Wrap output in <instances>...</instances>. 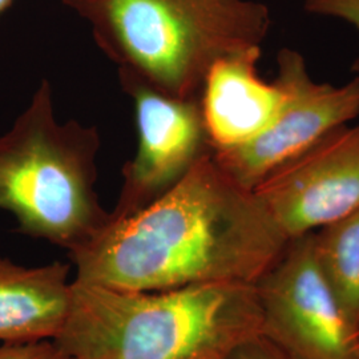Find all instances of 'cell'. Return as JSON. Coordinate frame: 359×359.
<instances>
[{
  "label": "cell",
  "mask_w": 359,
  "mask_h": 359,
  "mask_svg": "<svg viewBox=\"0 0 359 359\" xmlns=\"http://www.w3.org/2000/svg\"><path fill=\"white\" fill-rule=\"evenodd\" d=\"M255 192L289 240L359 210V124L335 129Z\"/></svg>",
  "instance_id": "cell-8"
},
{
  "label": "cell",
  "mask_w": 359,
  "mask_h": 359,
  "mask_svg": "<svg viewBox=\"0 0 359 359\" xmlns=\"http://www.w3.org/2000/svg\"><path fill=\"white\" fill-rule=\"evenodd\" d=\"M261 48L237 52L217 60L206 74L198 104L213 152L250 142L268 128L283 103L277 80L257 74Z\"/></svg>",
  "instance_id": "cell-9"
},
{
  "label": "cell",
  "mask_w": 359,
  "mask_h": 359,
  "mask_svg": "<svg viewBox=\"0 0 359 359\" xmlns=\"http://www.w3.org/2000/svg\"><path fill=\"white\" fill-rule=\"evenodd\" d=\"M96 127L60 123L51 83H40L13 128L0 136V209L13 213L18 231L72 253L111 221L96 193Z\"/></svg>",
  "instance_id": "cell-4"
},
{
  "label": "cell",
  "mask_w": 359,
  "mask_h": 359,
  "mask_svg": "<svg viewBox=\"0 0 359 359\" xmlns=\"http://www.w3.org/2000/svg\"><path fill=\"white\" fill-rule=\"evenodd\" d=\"M84 19L118 72L198 100L217 60L261 48L268 7L253 0H62Z\"/></svg>",
  "instance_id": "cell-3"
},
{
  "label": "cell",
  "mask_w": 359,
  "mask_h": 359,
  "mask_svg": "<svg viewBox=\"0 0 359 359\" xmlns=\"http://www.w3.org/2000/svg\"><path fill=\"white\" fill-rule=\"evenodd\" d=\"M277 63L283 103L274 120L250 142L212 152L221 170L252 191L277 168L359 115V77L342 87L317 83L304 56L290 48L280 51Z\"/></svg>",
  "instance_id": "cell-6"
},
{
  "label": "cell",
  "mask_w": 359,
  "mask_h": 359,
  "mask_svg": "<svg viewBox=\"0 0 359 359\" xmlns=\"http://www.w3.org/2000/svg\"><path fill=\"white\" fill-rule=\"evenodd\" d=\"M261 335L294 359H359L346 321L318 265L314 231L289 240L283 256L256 283Z\"/></svg>",
  "instance_id": "cell-5"
},
{
  "label": "cell",
  "mask_w": 359,
  "mask_h": 359,
  "mask_svg": "<svg viewBox=\"0 0 359 359\" xmlns=\"http://www.w3.org/2000/svg\"><path fill=\"white\" fill-rule=\"evenodd\" d=\"M0 359H72L55 341L46 339L27 344H4Z\"/></svg>",
  "instance_id": "cell-12"
},
{
  "label": "cell",
  "mask_w": 359,
  "mask_h": 359,
  "mask_svg": "<svg viewBox=\"0 0 359 359\" xmlns=\"http://www.w3.org/2000/svg\"><path fill=\"white\" fill-rule=\"evenodd\" d=\"M305 10L314 15L341 19L359 31V0H305Z\"/></svg>",
  "instance_id": "cell-13"
},
{
  "label": "cell",
  "mask_w": 359,
  "mask_h": 359,
  "mask_svg": "<svg viewBox=\"0 0 359 359\" xmlns=\"http://www.w3.org/2000/svg\"><path fill=\"white\" fill-rule=\"evenodd\" d=\"M261 329L256 283L127 290L72 280L53 341L72 359H228Z\"/></svg>",
  "instance_id": "cell-2"
},
{
  "label": "cell",
  "mask_w": 359,
  "mask_h": 359,
  "mask_svg": "<svg viewBox=\"0 0 359 359\" xmlns=\"http://www.w3.org/2000/svg\"><path fill=\"white\" fill-rule=\"evenodd\" d=\"M13 0H0V13H4L11 4Z\"/></svg>",
  "instance_id": "cell-15"
},
{
  "label": "cell",
  "mask_w": 359,
  "mask_h": 359,
  "mask_svg": "<svg viewBox=\"0 0 359 359\" xmlns=\"http://www.w3.org/2000/svg\"><path fill=\"white\" fill-rule=\"evenodd\" d=\"M358 339H359V333H358Z\"/></svg>",
  "instance_id": "cell-16"
},
{
  "label": "cell",
  "mask_w": 359,
  "mask_h": 359,
  "mask_svg": "<svg viewBox=\"0 0 359 359\" xmlns=\"http://www.w3.org/2000/svg\"><path fill=\"white\" fill-rule=\"evenodd\" d=\"M228 359H294L277 345L259 335L236 348Z\"/></svg>",
  "instance_id": "cell-14"
},
{
  "label": "cell",
  "mask_w": 359,
  "mask_h": 359,
  "mask_svg": "<svg viewBox=\"0 0 359 359\" xmlns=\"http://www.w3.org/2000/svg\"><path fill=\"white\" fill-rule=\"evenodd\" d=\"M71 265L55 261L27 268L0 258V341H53L65 327L72 281Z\"/></svg>",
  "instance_id": "cell-10"
},
{
  "label": "cell",
  "mask_w": 359,
  "mask_h": 359,
  "mask_svg": "<svg viewBox=\"0 0 359 359\" xmlns=\"http://www.w3.org/2000/svg\"><path fill=\"white\" fill-rule=\"evenodd\" d=\"M135 105L139 145L123 167V184L111 218L128 217L169 192L193 165L212 154L198 100L177 99L118 72Z\"/></svg>",
  "instance_id": "cell-7"
},
{
  "label": "cell",
  "mask_w": 359,
  "mask_h": 359,
  "mask_svg": "<svg viewBox=\"0 0 359 359\" xmlns=\"http://www.w3.org/2000/svg\"><path fill=\"white\" fill-rule=\"evenodd\" d=\"M322 274L348 325L359 333V210L314 231Z\"/></svg>",
  "instance_id": "cell-11"
},
{
  "label": "cell",
  "mask_w": 359,
  "mask_h": 359,
  "mask_svg": "<svg viewBox=\"0 0 359 359\" xmlns=\"http://www.w3.org/2000/svg\"><path fill=\"white\" fill-rule=\"evenodd\" d=\"M289 238L255 191L201 157L151 205L108 222L68 253L75 281L127 290L256 283Z\"/></svg>",
  "instance_id": "cell-1"
}]
</instances>
